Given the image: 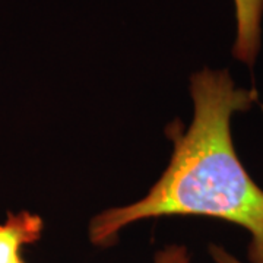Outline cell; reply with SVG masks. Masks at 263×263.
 I'll list each match as a JSON object with an SVG mask.
<instances>
[{
	"label": "cell",
	"instance_id": "4",
	"mask_svg": "<svg viewBox=\"0 0 263 263\" xmlns=\"http://www.w3.org/2000/svg\"><path fill=\"white\" fill-rule=\"evenodd\" d=\"M154 263H190V256L183 246H168L157 253Z\"/></svg>",
	"mask_w": 263,
	"mask_h": 263
},
{
	"label": "cell",
	"instance_id": "5",
	"mask_svg": "<svg viewBox=\"0 0 263 263\" xmlns=\"http://www.w3.org/2000/svg\"><path fill=\"white\" fill-rule=\"evenodd\" d=\"M209 253H211V257L215 263H246L241 262L240 259H237L234 254H231L221 246H211Z\"/></svg>",
	"mask_w": 263,
	"mask_h": 263
},
{
	"label": "cell",
	"instance_id": "1",
	"mask_svg": "<svg viewBox=\"0 0 263 263\" xmlns=\"http://www.w3.org/2000/svg\"><path fill=\"white\" fill-rule=\"evenodd\" d=\"M193 120L174 138L165 173L146 196L97 215L89 226L95 246H110L124 227L148 218L203 215L245 227L249 260L263 263V190L240 162L231 139V117L249 108L253 92L237 88L226 70L192 76Z\"/></svg>",
	"mask_w": 263,
	"mask_h": 263
},
{
	"label": "cell",
	"instance_id": "2",
	"mask_svg": "<svg viewBox=\"0 0 263 263\" xmlns=\"http://www.w3.org/2000/svg\"><path fill=\"white\" fill-rule=\"evenodd\" d=\"M41 216L27 211L8 214V219L0 224V263H13L22 257L27 246L37 243L43 234Z\"/></svg>",
	"mask_w": 263,
	"mask_h": 263
},
{
	"label": "cell",
	"instance_id": "6",
	"mask_svg": "<svg viewBox=\"0 0 263 263\" xmlns=\"http://www.w3.org/2000/svg\"><path fill=\"white\" fill-rule=\"evenodd\" d=\"M13 263H25V260H24V257H21V259H18L16 262H13Z\"/></svg>",
	"mask_w": 263,
	"mask_h": 263
},
{
	"label": "cell",
	"instance_id": "3",
	"mask_svg": "<svg viewBox=\"0 0 263 263\" xmlns=\"http://www.w3.org/2000/svg\"><path fill=\"white\" fill-rule=\"evenodd\" d=\"M237 18L235 59L253 65L260 48V24L263 15V0H234Z\"/></svg>",
	"mask_w": 263,
	"mask_h": 263
}]
</instances>
